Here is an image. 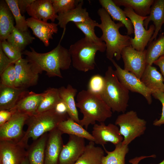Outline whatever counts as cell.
<instances>
[{
	"label": "cell",
	"instance_id": "cell-1",
	"mask_svg": "<svg viewBox=\"0 0 164 164\" xmlns=\"http://www.w3.org/2000/svg\"><path fill=\"white\" fill-rule=\"evenodd\" d=\"M30 51L26 50L22 54L41 73L46 72L49 77H57L63 78L61 70L69 69L72 63L70 54L68 49L62 46L60 43L54 49L47 53L36 52L30 47Z\"/></svg>",
	"mask_w": 164,
	"mask_h": 164
},
{
	"label": "cell",
	"instance_id": "cell-2",
	"mask_svg": "<svg viewBox=\"0 0 164 164\" xmlns=\"http://www.w3.org/2000/svg\"><path fill=\"white\" fill-rule=\"evenodd\" d=\"M97 13L101 20L97 27L102 31V34L100 38L106 45V57L110 61L114 57L119 60L121 58L122 50L131 46V37L120 33L119 29L124 27V25L120 22L115 23L104 9L100 8Z\"/></svg>",
	"mask_w": 164,
	"mask_h": 164
},
{
	"label": "cell",
	"instance_id": "cell-3",
	"mask_svg": "<svg viewBox=\"0 0 164 164\" xmlns=\"http://www.w3.org/2000/svg\"><path fill=\"white\" fill-rule=\"evenodd\" d=\"M76 101V107L83 115L79 124L86 130L90 125H94L96 121L104 122L112 116V111L101 96L88 90L79 92Z\"/></svg>",
	"mask_w": 164,
	"mask_h": 164
},
{
	"label": "cell",
	"instance_id": "cell-4",
	"mask_svg": "<svg viewBox=\"0 0 164 164\" xmlns=\"http://www.w3.org/2000/svg\"><path fill=\"white\" fill-rule=\"evenodd\" d=\"M104 77L105 85L101 97L112 111L125 112L128 106L129 91L119 81L112 67H108Z\"/></svg>",
	"mask_w": 164,
	"mask_h": 164
},
{
	"label": "cell",
	"instance_id": "cell-5",
	"mask_svg": "<svg viewBox=\"0 0 164 164\" xmlns=\"http://www.w3.org/2000/svg\"><path fill=\"white\" fill-rule=\"evenodd\" d=\"M106 48L104 42L95 43L84 37L71 44L68 50L73 67L77 70L87 72L94 69L95 56L97 51L104 52Z\"/></svg>",
	"mask_w": 164,
	"mask_h": 164
},
{
	"label": "cell",
	"instance_id": "cell-6",
	"mask_svg": "<svg viewBox=\"0 0 164 164\" xmlns=\"http://www.w3.org/2000/svg\"><path fill=\"white\" fill-rule=\"evenodd\" d=\"M69 117L58 114L53 109L29 116L26 124L28 126L27 129L20 142L27 149L30 138L33 141L37 140L44 134L56 128L60 122Z\"/></svg>",
	"mask_w": 164,
	"mask_h": 164
},
{
	"label": "cell",
	"instance_id": "cell-7",
	"mask_svg": "<svg viewBox=\"0 0 164 164\" xmlns=\"http://www.w3.org/2000/svg\"><path fill=\"white\" fill-rule=\"evenodd\" d=\"M115 124L119 127L120 133L123 137L122 144L128 145L136 138L144 133L147 122L138 117L136 111L131 110L118 116Z\"/></svg>",
	"mask_w": 164,
	"mask_h": 164
},
{
	"label": "cell",
	"instance_id": "cell-8",
	"mask_svg": "<svg viewBox=\"0 0 164 164\" xmlns=\"http://www.w3.org/2000/svg\"><path fill=\"white\" fill-rule=\"evenodd\" d=\"M126 16L132 21L134 30V37L131 38V46L138 51H143L149 43L155 31L154 25H150L146 29L143 25L147 16L137 15L131 9L125 8L124 9Z\"/></svg>",
	"mask_w": 164,
	"mask_h": 164
},
{
	"label": "cell",
	"instance_id": "cell-9",
	"mask_svg": "<svg viewBox=\"0 0 164 164\" xmlns=\"http://www.w3.org/2000/svg\"><path fill=\"white\" fill-rule=\"evenodd\" d=\"M111 61L115 68V72L120 83L128 91L141 94L148 104L152 102V91L147 88L139 79L132 73L122 69L113 59Z\"/></svg>",
	"mask_w": 164,
	"mask_h": 164
},
{
	"label": "cell",
	"instance_id": "cell-10",
	"mask_svg": "<svg viewBox=\"0 0 164 164\" xmlns=\"http://www.w3.org/2000/svg\"><path fill=\"white\" fill-rule=\"evenodd\" d=\"M12 113L10 119L0 126V141L19 142L24 135L23 127L29 116L19 112Z\"/></svg>",
	"mask_w": 164,
	"mask_h": 164
},
{
	"label": "cell",
	"instance_id": "cell-11",
	"mask_svg": "<svg viewBox=\"0 0 164 164\" xmlns=\"http://www.w3.org/2000/svg\"><path fill=\"white\" fill-rule=\"evenodd\" d=\"M14 64L15 87L27 89L37 84L41 73L27 59L22 58Z\"/></svg>",
	"mask_w": 164,
	"mask_h": 164
},
{
	"label": "cell",
	"instance_id": "cell-12",
	"mask_svg": "<svg viewBox=\"0 0 164 164\" xmlns=\"http://www.w3.org/2000/svg\"><path fill=\"white\" fill-rule=\"evenodd\" d=\"M146 53V50L138 51L131 46L124 48L121 53L124 63V69L140 79L147 65Z\"/></svg>",
	"mask_w": 164,
	"mask_h": 164
},
{
	"label": "cell",
	"instance_id": "cell-13",
	"mask_svg": "<svg viewBox=\"0 0 164 164\" xmlns=\"http://www.w3.org/2000/svg\"><path fill=\"white\" fill-rule=\"evenodd\" d=\"M25 149L19 142L0 141V164H22L27 157Z\"/></svg>",
	"mask_w": 164,
	"mask_h": 164
},
{
	"label": "cell",
	"instance_id": "cell-14",
	"mask_svg": "<svg viewBox=\"0 0 164 164\" xmlns=\"http://www.w3.org/2000/svg\"><path fill=\"white\" fill-rule=\"evenodd\" d=\"M95 144L103 146L108 142L115 145L122 142L123 137L118 126L112 123L106 125L104 122L94 125L91 134Z\"/></svg>",
	"mask_w": 164,
	"mask_h": 164
},
{
	"label": "cell",
	"instance_id": "cell-15",
	"mask_svg": "<svg viewBox=\"0 0 164 164\" xmlns=\"http://www.w3.org/2000/svg\"><path fill=\"white\" fill-rule=\"evenodd\" d=\"M69 135L68 142L61 150L59 164H75L86 146L85 138L74 135Z\"/></svg>",
	"mask_w": 164,
	"mask_h": 164
},
{
	"label": "cell",
	"instance_id": "cell-16",
	"mask_svg": "<svg viewBox=\"0 0 164 164\" xmlns=\"http://www.w3.org/2000/svg\"><path fill=\"white\" fill-rule=\"evenodd\" d=\"M62 134L57 128L49 132L45 151L44 164H59L60 155L64 145Z\"/></svg>",
	"mask_w": 164,
	"mask_h": 164
},
{
	"label": "cell",
	"instance_id": "cell-17",
	"mask_svg": "<svg viewBox=\"0 0 164 164\" xmlns=\"http://www.w3.org/2000/svg\"><path fill=\"white\" fill-rule=\"evenodd\" d=\"M26 20L27 26L31 29L33 34L41 41L45 46H48L49 40L53 39V35L58 32L57 24L44 22L31 17Z\"/></svg>",
	"mask_w": 164,
	"mask_h": 164
},
{
	"label": "cell",
	"instance_id": "cell-18",
	"mask_svg": "<svg viewBox=\"0 0 164 164\" xmlns=\"http://www.w3.org/2000/svg\"><path fill=\"white\" fill-rule=\"evenodd\" d=\"M26 12L31 17L45 22L50 20L53 22L58 16L51 0H35L27 7Z\"/></svg>",
	"mask_w": 164,
	"mask_h": 164
},
{
	"label": "cell",
	"instance_id": "cell-19",
	"mask_svg": "<svg viewBox=\"0 0 164 164\" xmlns=\"http://www.w3.org/2000/svg\"><path fill=\"white\" fill-rule=\"evenodd\" d=\"M43 97V93L27 91L16 105L10 110L13 112L21 113L29 116L35 114Z\"/></svg>",
	"mask_w": 164,
	"mask_h": 164
},
{
	"label": "cell",
	"instance_id": "cell-20",
	"mask_svg": "<svg viewBox=\"0 0 164 164\" xmlns=\"http://www.w3.org/2000/svg\"><path fill=\"white\" fill-rule=\"evenodd\" d=\"M28 91L0 84V110H10Z\"/></svg>",
	"mask_w": 164,
	"mask_h": 164
},
{
	"label": "cell",
	"instance_id": "cell-21",
	"mask_svg": "<svg viewBox=\"0 0 164 164\" xmlns=\"http://www.w3.org/2000/svg\"><path fill=\"white\" fill-rule=\"evenodd\" d=\"M151 21L153 22L155 31L149 43L156 39L158 33L164 23V0H154L149 14L144 21L143 25L146 29H148V25Z\"/></svg>",
	"mask_w": 164,
	"mask_h": 164
},
{
	"label": "cell",
	"instance_id": "cell-22",
	"mask_svg": "<svg viewBox=\"0 0 164 164\" xmlns=\"http://www.w3.org/2000/svg\"><path fill=\"white\" fill-rule=\"evenodd\" d=\"M99 2L108 13L112 19L123 24L127 30V35L134 33L133 26L131 20L125 14L124 11L114 3L112 0H99Z\"/></svg>",
	"mask_w": 164,
	"mask_h": 164
},
{
	"label": "cell",
	"instance_id": "cell-23",
	"mask_svg": "<svg viewBox=\"0 0 164 164\" xmlns=\"http://www.w3.org/2000/svg\"><path fill=\"white\" fill-rule=\"evenodd\" d=\"M83 3V1L81 0L75 8L65 13L58 14L56 19L58 21V26L64 29L70 22L74 23L83 22L90 18L86 9L82 7Z\"/></svg>",
	"mask_w": 164,
	"mask_h": 164
},
{
	"label": "cell",
	"instance_id": "cell-24",
	"mask_svg": "<svg viewBox=\"0 0 164 164\" xmlns=\"http://www.w3.org/2000/svg\"><path fill=\"white\" fill-rule=\"evenodd\" d=\"M140 80L147 88L152 91V93L158 91L164 92L163 76L152 65H147Z\"/></svg>",
	"mask_w": 164,
	"mask_h": 164
},
{
	"label": "cell",
	"instance_id": "cell-25",
	"mask_svg": "<svg viewBox=\"0 0 164 164\" xmlns=\"http://www.w3.org/2000/svg\"><path fill=\"white\" fill-rule=\"evenodd\" d=\"M48 133H46L29 145L27 157L29 164H44L45 151Z\"/></svg>",
	"mask_w": 164,
	"mask_h": 164
},
{
	"label": "cell",
	"instance_id": "cell-26",
	"mask_svg": "<svg viewBox=\"0 0 164 164\" xmlns=\"http://www.w3.org/2000/svg\"><path fill=\"white\" fill-rule=\"evenodd\" d=\"M58 90L61 99L64 101L67 106L69 117L79 124L80 120L75 101V97L77 94V89L69 84L66 87H60Z\"/></svg>",
	"mask_w": 164,
	"mask_h": 164
},
{
	"label": "cell",
	"instance_id": "cell-27",
	"mask_svg": "<svg viewBox=\"0 0 164 164\" xmlns=\"http://www.w3.org/2000/svg\"><path fill=\"white\" fill-rule=\"evenodd\" d=\"M14 19L5 1L0 2V41L7 40L15 26Z\"/></svg>",
	"mask_w": 164,
	"mask_h": 164
},
{
	"label": "cell",
	"instance_id": "cell-28",
	"mask_svg": "<svg viewBox=\"0 0 164 164\" xmlns=\"http://www.w3.org/2000/svg\"><path fill=\"white\" fill-rule=\"evenodd\" d=\"M95 144L94 142L90 141L75 164H102L104 150Z\"/></svg>",
	"mask_w": 164,
	"mask_h": 164
},
{
	"label": "cell",
	"instance_id": "cell-29",
	"mask_svg": "<svg viewBox=\"0 0 164 164\" xmlns=\"http://www.w3.org/2000/svg\"><path fill=\"white\" fill-rule=\"evenodd\" d=\"M57 128L63 134L74 135L94 142L91 134L70 117L60 122Z\"/></svg>",
	"mask_w": 164,
	"mask_h": 164
},
{
	"label": "cell",
	"instance_id": "cell-30",
	"mask_svg": "<svg viewBox=\"0 0 164 164\" xmlns=\"http://www.w3.org/2000/svg\"><path fill=\"white\" fill-rule=\"evenodd\" d=\"M115 4L132 9L137 15L146 17L150 13L154 0H113Z\"/></svg>",
	"mask_w": 164,
	"mask_h": 164
},
{
	"label": "cell",
	"instance_id": "cell-31",
	"mask_svg": "<svg viewBox=\"0 0 164 164\" xmlns=\"http://www.w3.org/2000/svg\"><path fill=\"white\" fill-rule=\"evenodd\" d=\"M103 147L107 155L103 157L102 164H125V156L129 151L128 145L121 142L115 145L114 149L111 151Z\"/></svg>",
	"mask_w": 164,
	"mask_h": 164
},
{
	"label": "cell",
	"instance_id": "cell-32",
	"mask_svg": "<svg viewBox=\"0 0 164 164\" xmlns=\"http://www.w3.org/2000/svg\"><path fill=\"white\" fill-rule=\"evenodd\" d=\"M35 39V38L31 36L29 31H22L15 26L7 41L22 52Z\"/></svg>",
	"mask_w": 164,
	"mask_h": 164
},
{
	"label": "cell",
	"instance_id": "cell-33",
	"mask_svg": "<svg viewBox=\"0 0 164 164\" xmlns=\"http://www.w3.org/2000/svg\"><path fill=\"white\" fill-rule=\"evenodd\" d=\"M43 93V98L36 114L53 109L56 104L61 100L58 88L50 87Z\"/></svg>",
	"mask_w": 164,
	"mask_h": 164
},
{
	"label": "cell",
	"instance_id": "cell-34",
	"mask_svg": "<svg viewBox=\"0 0 164 164\" xmlns=\"http://www.w3.org/2000/svg\"><path fill=\"white\" fill-rule=\"evenodd\" d=\"M147 64L152 65L160 56L164 55V34H161L158 39L149 43L146 50Z\"/></svg>",
	"mask_w": 164,
	"mask_h": 164
},
{
	"label": "cell",
	"instance_id": "cell-35",
	"mask_svg": "<svg viewBox=\"0 0 164 164\" xmlns=\"http://www.w3.org/2000/svg\"><path fill=\"white\" fill-rule=\"evenodd\" d=\"M76 26L84 34L86 38L95 43H101L103 42L97 36L94 28L97 27L98 23L91 18L83 22L74 23Z\"/></svg>",
	"mask_w": 164,
	"mask_h": 164
},
{
	"label": "cell",
	"instance_id": "cell-36",
	"mask_svg": "<svg viewBox=\"0 0 164 164\" xmlns=\"http://www.w3.org/2000/svg\"><path fill=\"white\" fill-rule=\"evenodd\" d=\"M13 16L15 22V27L22 31H28L26 20L21 14L18 7L17 0H5Z\"/></svg>",
	"mask_w": 164,
	"mask_h": 164
},
{
	"label": "cell",
	"instance_id": "cell-37",
	"mask_svg": "<svg viewBox=\"0 0 164 164\" xmlns=\"http://www.w3.org/2000/svg\"><path fill=\"white\" fill-rule=\"evenodd\" d=\"M80 0H51L56 14L64 13L75 8Z\"/></svg>",
	"mask_w": 164,
	"mask_h": 164
},
{
	"label": "cell",
	"instance_id": "cell-38",
	"mask_svg": "<svg viewBox=\"0 0 164 164\" xmlns=\"http://www.w3.org/2000/svg\"><path fill=\"white\" fill-rule=\"evenodd\" d=\"M105 85L104 77L99 74H96L92 76L90 79L87 90L94 94L101 95Z\"/></svg>",
	"mask_w": 164,
	"mask_h": 164
},
{
	"label": "cell",
	"instance_id": "cell-39",
	"mask_svg": "<svg viewBox=\"0 0 164 164\" xmlns=\"http://www.w3.org/2000/svg\"><path fill=\"white\" fill-rule=\"evenodd\" d=\"M0 75V84L9 87H15L16 73L14 63L9 66Z\"/></svg>",
	"mask_w": 164,
	"mask_h": 164
},
{
	"label": "cell",
	"instance_id": "cell-40",
	"mask_svg": "<svg viewBox=\"0 0 164 164\" xmlns=\"http://www.w3.org/2000/svg\"><path fill=\"white\" fill-rule=\"evenodd\" d=\"M0 45L5 54L15 63L22 58V52L9 43L6 40L0 42Z\"/></svg>",
	"mask_w": 164,
	"mask_h": 164
},
{
	"label": "cell",
	"instance_id": "cell-41",
	"mask_svg": "<svg viewBox=\"0 0 164 164\" xmlns=\"http://www.w3.org/2000/svg\"><path fill=\"white\" fill-rule=\"evenodd\" d=\"M152 96L159 101L162 104V112L161 117L159 119L155 120L153 123V125L155 126H160L164 125V92L160 91L154 92L152 93Z\"/></svg>",
	"mask_w": 164,
	"mask_h": 164
},
{
	"label": "cell",
	"instance_id": "cell-42",
	"mask_svg": "<svg viewBox=\"0 0 164 164\" xmlns=\"http://www.w3.org/2000/svg\"><path fill=\"white\" fill-rule=\"evenodd\" d=\"M13 63L14 62L8 58L0 46V74Z\"/></svg>",
	"mask_w": 164,
	"mask_h": 164
},
{
	"label": "cell",
	"instance_id": "cell-43",
	"mask_svg": "<svg viewBox=\"0 0 164 164\" xmlns=\"http://www.w3.org/2000/svg\"><path fill=\"white\" fill-rule=\"evenodd\" d=\"M53 109L55 112L59 115L62 116H69L68 114V109L64 101L61 99L56 104Z\"/></svg>",
	"mask_w": 164,
	"mask_h": 164
},
{
	"label": "cell",
	"instance_id": "cell-44",
	"mask_svg": "<svg viewBox=\"0 0 164 164\" xmlns=\"http://www.w3.org/2000/svg\"><path fill=\"white\" fill-rule=\"evenodd\" d=\"M12 112L8 110H0V126L8 121L11 118Z\"/></svg>",
	"mask_w": 164,
	"mask_h": 164
},
{
	"label": "cell",
	"instance_id": "cell-45",
	"mask_svg": "<svg viewBox=\"0 0 164 164\" xmlns=\"http://www.w3.org/2000/svg\"><path fill=\"white\" fill-rule=\"evenodd\" d=\"M35 0H17V3L21 14L23 15L26 12L27 7Z\"/></svg>",
	"mask_w": 164,
	"mask_h": 164
},
{
	"label": "cell",
	"instance_id": "cell-46",
	"mask_svg": "<svg viewBox=\"0 0 164 164\" xmlns=\"http://www.w3.org/2000/svg\"><path fill=\"white\" fill-rule=\"evenodd\" d=\"M153 64L159 67L164 82V55L159 57L154 62Z\"/></svg>",
	"mask_w": 164,
	"mask_h": 164
},
{
	"label": "cell",
	"instance_id": "cell-47",
	"mask_svg": "<svg viewBox=\"0 0 164 164\" xmlns=\"http://www.w3.org/2000/svg\"><path fill=\"white\" fill-rule=\"evenodd\" d=\"M156 157L155 155H152L148 156L142 155L139 157H136L131 159L129 160V162L131 164H138L142 160L149 158H155Z\"/></svg>",
	"mask_w": 164,
	"mask_h": 164
},
{
	"label": "cell",
	"instance_id": "cell-48",
	"mask_svg": "<svg viewBox=\"0 0 164 164\" xmlns=\"http://www.w3.org/2000/svg\"><path fill=\"white\" fill-rule=\"evenodd\" d=\"M22 164H29V161L27 157H26L24 160Z\"/></svg>",
	"mask_w": 164,
	"mask_h": 164
},
{
	"label": "cell",
	"instance_id": "cell-49",
	"mask_svg": "<svg viewBox=\"0 0 164 164\" xmlns=\"http://www.w3.org/2000/svg\"><path fill=\"white\" fill-rule=\"evenodd\" d=\"M158 164H164V159L161 162L158 163Z\"/></svg>",
	"mask_w": 164,
	"mask_h": 164
}]
</instances>
